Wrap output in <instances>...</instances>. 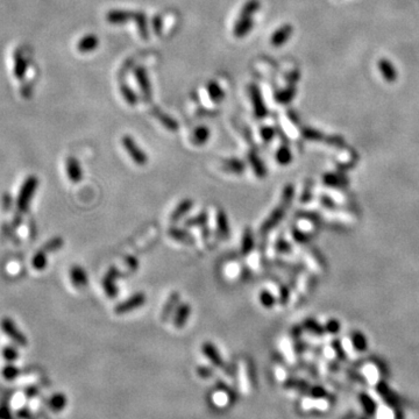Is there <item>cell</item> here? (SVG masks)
I'll use <instances>...</instances> for the list:
<instances>
[{
	"label": "cell",
	"instance_id": "6da1fadb",
	"mask_svg": "<svg viewBox=\"0 0 419 419\" xmlns=\"http://www.w3.org/2000/svg\"><path fill=\"white\" fill-rule=\"evenodd\" d=\"M37 188H39V178L34 175H30L27 177V178L25 179V182L22 183L21 188H20L18 198H16V202H15L18 214L23 216V214L28 212L29 207H30V203H32Z\"/></svg>",
	"mask_w": 419,
	"mask_h": 419
},
{
	"label": "cell",
	"instance_id": "7a4b0ae2",
	"mask_svg": "<svg viewBox=\"0 0 419 419\" xmlns=\"http://www.w3.org/2000/svg\"><path fill=\"white\" fill-rule=\"evenodd\" d=\"M122 146H124L125 151L127 152L129 158L132 161L138 166H145L148 162V156L146 153L142 151V148L136 144V141L132 138L131 135H125L122 138Z\"/></svg>",
	"mask_w": 419,
	"mask_h": 419
},
{
	"label": "cell",
	"instance_id": "3957f363",
	"mask_svg": "<svg viewBox=\"0 0 419 419\" xmlns=\"http://www.w3.org/2000/svg\"><path fill=\"white\" fill-rule=\"evenodd\" d=\"M0 328H1L2 332H4L16 346H27V339L25 335L20 331L18 326H16V324L14 323V320L9 318V317H4V318L0 320Z\"/></svg>",
	"mask_w": 419,
	"mask_h": 419
},
{
	"label": "cell",
	"instance_id": "277c9868",
	"mask_svg": "<svg viewBox=\"0 0 419 419\" xmlns=\"http://www.w3.org/2000/svg\"><path fill=\"white\" fill-rule=\"evenodd\" d=\"M146 302H147V297L144 292H136L126 301L115 305L114 313L115 315H125V313L135 311V310L142 308L146 304Z\"/></svg>",
	"mask_w": 419,
	"mask_h": 419
},
{
	"label": "cell",
	"instance_id": "5b68a950",
	"mask_svg": "<svg viewBox=\"0 0 419 419\" xmlns=\"http://www.w3.org/2000/svg\"><path fill=\"white\" fill-rule=\"evenodd\" d=\"M119 270L117 267H110L106 274L103 277L101 285H103L105 294L110 298H115L118 295V287H117V279L119 277Z\"/></svg>",
	"mask_w": 419,
	"mask_h": 419
},
{
	"label": "cell",
	"instance_id": "8992f818",
	"mask_svg": "<svg viewBox=\"0 0 419 419\" xmlns=\"http://www.w3.org/2000/svg\"><path fill=\"white\" fill-rule=\"evenodd\" d=\"M250 93L251 98V103H253L255 117L258 119L264 118L265 115H267V107H265L263 97H262L261 90L258 88L257 85H255V84L251 85Z\"/></svg>",
	"mask_w": 419,
	"mask_h": 419
},
{
	"label": "cell",
	"instance_id": "52a82bcc",
	"mask_svg": "<svg viewBox=\"0 0 419 419\" xmlns=\"http://www.w3.org/2000/svg\"><path fill=\"white\" fill-rule=\"evenodd\" d=\"M190 316H191V305L189 303H179L172 317L173 328L177 330H182L185 328V325L189 322Z\"/></svg>",
	"mask_w": 419,
	"mask_h": 419
},
{
	"label": "cell",
	"instance_id": "ba28073f",
	"mask_svg": "<svg viewBox=\"0 0 419 419\" xmlns=\"http://www.w3.org/2000/svg\"><path fill=\"white\" fill-rule=\"evenodd\" d=\"M69 276H70L71 283H73L74 287H76L77 289H83L87 287V284H88L87 272L85 271V269L82 268L81 265H78V264L73 265V267L70 268Z\"/></svg>",
	"mask_w": 419,
	"mask_h": 419
},
{
	"label": "cell",
	"instance_id": "9c48e42d",
	"mask_svg": "<svg viewBox=\"0 0 419 419\" xmlns=\"http://www.w3.org/2000/svg\"><path fill=\"white\" fill-rule=\"evenodd\" d=\"M135 78H136V82H138L140 88H141L142 93H144V97L147 100H151V98H152V84H151V81H149L148 74H147V71H146L145 68H142V67L136 68Z\"/></svg>",
	"mask_w": 419,
	"mask_h": 419
},
{
	"label": "cell",
	"instance_id": "30bf717a",
	"mask_svg": "<svg viewBox=\"0 0 419 419\" xmlns=\"http://www.w3.org/2000/svg\"><path fill=\"white\" fill-rule=\"evenodd\" d=\"M202 352L204 356L207 357L211 363L213 364L214 367L218 368H224L225 363L223 357L220 356L219 350L217 349V347L213 345L212 342H204L202 346Z\"/></svg>",
	"mask_w": 419,
	"mask_h": 419
},
{
	"label": "cell",
	"instance_id": "8fae6325",
	"mask_svg": "<svg viewBox=\"0 0 419 419\" xmlns=\"http://www.w3.org/2000/svg\"><path fill=\"white\" fill-rule=\"evenodd\" d=\"M216 224H217V233L221 239L226 240L231 236V227L228 217L224 210H218L216 214Z\"/></svg>",
	"mask_w": 419,
	"mask_h": 419
},
{
	"label": "cell",
	"instance_id": "7c38bea8",
	"mask_svg": "<svg viewBox=\"0 0 419 419\" xmlns=\"http://www.w3.org/2000/svg\"><path fill=\"white\" fill-rule=\"evenodd\" d=\"M179 299H180L179 292L173 291L170 294L168 299H167L166 304L163 305V309L161 311V320L163 323H166L167 320L172 316V313L176 311L177 306L179 305Z\"/></svg>",
	"mask_w": 419,
	"mask_h": 419
},
{
	"label": "cell",
	"instance_id": "4fadbf2b",
	"mask_svg": "<svg viewBox=\"0 0 419 419\" xmlns=\"http://www.w3.org/2000/svg\"><path fill=\"white\" fill-rule=\"evenodd\" d=\"M134 12L125 11V9H112L106 14V21L112 25H124L133 20Z\"/></svg>",
	"mask_w": 419,
	"mask_h": 419
},
{
	"label": "cell",
	"instance_id": "5bb4252c",
	"mask_svg": "<svg viewBox=\"0 0 419 419\" xmlns=\"http://www.w3.org/2000/svg\"><path fill=\"white\" fill-rule=\"evenodd\" d=\"M193 207V200L191 198H185L177 204V206L170 214V221L177 223L188 214Z\"/></svg>",
	"mask_w": 419,
	"mask_h": 419
},
{
	"label": "cell",
	"instance_id": "9a60e30c",
	"mask_svg": "<svg viewBox=\"0 0 419 419\" xmlns=\"http://www.w3.org/2000/svg\"><path fill=\"white\" fill-rule=\"evenodd\" d=\"M254 26V19L253 18H246V16H238V20L234 25L233 34L238 39H243L247 35L248 33L253 29Z\"/></svg>",
	"mask_w": 419,
	"mask_h": 419
},
{
	"label": "cell",
	"instance_id": "2e32d148",
	"mask_svg": "<svg viewBox=\"0 0 419 419\" xmlns=\"http://www.w3.org/2000/svg\"><path fill=\"white\" fill-rule=\"evenodd\" d=\"M67 173L73 183H80L83 179V171H82L80 162L74 156H70L67 160Z\"/></svg>",
	"mask_w": 419,
	"mask_h": 419
},
{
	"label": "cell",
	"instance_id": "e0dca14e",
	"mask_svg": "<svg viewBox=\"0 0 419 419\" xmlns=\"http://www.w3.org/2000/svg\"><path fill=\"white\" fill-rule=\"evenodd\" d=\"M221 169L226 172L234 173V175H241V173L246 171V165H245L243 160L231 158L224 160L223 163H221Z\"/></svg>",
	"mask_w": 419,
	"mask_h": 419
},
{
	"label": "cell",
	"instance_id": "ac0fdd59",
	"mask_svg": "<svg viewBox=\"0 0 419 419\" xmlns=\"http://www.w3.org/2000/svg\"><path fill=\"white\" fill-rule=\"evenodd\" d=\"M292 32H294V29H292L291 25L281 26L274 34H272L271 44L274 47H281L282 44H284L289 39H290L292 35Z\"/></svg>",
	"mask_w": 419,
	"mask_h": 419
},
{
	"label": "cell",
	"instance_id": "d6986e66",
	"mask_svg": "<svg viewBox=\"0 0 419 419\" xmlns=\"http://www.w3.org/2000/svg\"><path fill=\"white\" fill-rule=\"evenodd\" d=\"M168 236L171 238L172 240L178 241L180 244L184 245H193L195 244V239L191 236V233H189L186 230H183V228L172 226L168 230Z\"/></svg>",
	"mask_w": 419,
	"mask_h": 419
},
{
	"label": "cell",
	"instance_id": "ffe728a7",
	"mask_svg": "<svg viewBox=\"0 0 419 419\" xmlns=\"http://www.w3.org/2000/svg\"><path fill=\"white\" fill-rule=\"evenodd\" d=\"M99 46V39H98L97 35L94 34H88V35H85L81 39L80 42L77 44L78 52L81 53H91L93 50H96Z\"/></svg>",
	"mask_w": 419,
	"mask_h": 419
},
{
	"label": "cell",
	"instance_id": "44dd1931",
	"mask_svg": "<svg viewBox=\"0 0 419 419\" xmlns=\"http://www.w3.org/2000/svg\"><path fill=\"white\" fill-rule=\"evenodd\" d=\"M284 217V207L283 206H278L277 209L272 211V213L269 216V218L267 220L264 221L263 225H262L261 227V232L262 233H267L270 230H272L276 225H277L279 221H281L282 218Z\"/></svg>",
	"mask_w": 419,
	"mask_h": 419
},
{
	"label": "cell",
	"instance_id": "7402d4cb",
	"mask_svg": "<svg viewBox=\"0 0 419 419\" xmlns=\"http://www.w3.org/2000/svg\"><path fill=\"white\" fill-rule=\"evenodd\" d=\"M254 246H255V241H254L253 231H251L250 227H246L243 233V238H241V248H240L241 254H243L244 256L250 255L251 251H253Z\"/></svg>",
	"mask_w": 419,
	"mask_h": 419
},
{
	"label": "cell",
	"instance_id": "603a6c76",
	"mask_svg": "<svg viewBox=\"0 0 419 419\" xmlns=\"http://www.w3.org/2000/svg\"><path fill=\"white\" fill-rule=\"evenodd\" d=\"M377 66H379L381 74H382V76L387 82H395L397 80V71L395 69L394 64L389 62V61L386 59L380 60Z\"/></svg>",
	"mask_w": 419,
	"mask_h": 419
},
{
	"label": "cell",
	"instance_id": "cb8c5ba5",
	"mask_svg": "<svg viewBox=\"0 0 419 419\" xmlns=\"http://www.w3.org/2000/svg\"><path fill=\"white\" fill-rule=\"evenodd\" d=\"M248 161H250L251 168H253L257 178H264L265 175H267V169H265L264 163L258 158L256 153L251 152L250 154H248Z\"/></svg>",
	"mask_w": 419,
	"mask_h": 419
},
{
	"label": "cell",
	"instance_id": "d4e9b609",
	"mask_svg": "<svg viewBox=\"0 0 419 419\" xmlns=\"http://www.w3.org/2000/svg\"><path fill=\"white\" fill-rule=\"evenodd\" d=\"M133 21L136 23V27H138L139 34L144 40H148L149 37V29H148V23H147V16L144 12H134V15H133Z\"/></svg>",
	"mask_w": 419,
	"mask_h": 419
},
{
	"label": "cell",
	"instance_id": "484cf974",
	"mask_svg": "<svg viewBox=\"0 0 419 419\" xmlns=\"http://www.w3.org/2000/svg\"><path fill=\"white\" fill-rule=\"evenodd\" d=\"M210 136L211 132L209 127H206V126H198V127L195 128V131L192 133L191 141L192 144L196 146H203L209 141Z\"/></svg>",
	"mask_w": 419,
	"mask_h": 419
},
{
	"label": "cell",
	"instance_id": "4316f807",
	"mask_svg": "<svg viewBox=\"0 0 419 419\" xmlns=\"http://www.w3.org/2000/svg\"><path fill=\"white\" fill-rule=\"evenodd\" d=\"M153 114H154L155 117L158 118V120L161 122L167 129H169L170 132H176L177 129H178V122L173 118L170 117V115L166 114L165 112L159 110V108H155V110L153 111Z\"/></svg>",
	"mask_w": 419,
	"mask_h": 419
},
{
	"label": "cell",
	"instance_id": "83f0119b",
	"mask_svg": "<svg viewBox=\"0 0 419 419\" xmlns=\"http://www.w3.org/2000/svg\"><path fill=\"white\" fill-rule=\"evenodd\" d=\"M209 224V213L206 211H202L195 217L189 218L184 223L185 227H205Z\"/></svg>",
	"mask_w": 419,
	"mask_h": 419
},
{
	"label": "cell",
	"instance_id": "f1b7e54d",
	"mask_svg": "<svg viewBox=\"0 0 419 419\" xmlns=\"http://www.w3.org/2000/svg\"><path fill=\"white\" fill-rule=\"evenodd\" d=\"M32 265L36 270H44V269L47 268V265H48V253L42 250V248H41L40 251H37L32 258Z\"/></svg>",
	"mask_w": 419,
	"mask_h": 419
},
{
	"label": "cell",
	"instance_id": "f546056e",
	"mask_svg": "<svg viewBox=\"0 0 419 419\" xmlns=\"http://www.w3.org/2000/svg\"><path fill=\"white\" fill-rule=\"evenodd\" d=\"M207 92H209L211 100L216 104H219L225 97V92L223 91V88H221L220 85L214 81H211L209 85H207Z\"/></svg>",
	"mask_w": 419,
	"mask_h": 419
},
{
	"label": "cell",
	"instance_id": "4dcf8cb0",
	"mask_svg": "<svg viewBox=\"0 0 419 419\" xmlns=\"http://www.w3.org/2000/svg\"><path fill=\"white\" fill-rule=\"evenodd\" d=\"M295 96H296L295 85H290V86L284 88V90H281L279 92H277L275 98H276V101L279 104H288L294 99Z\"/></svg>",
	"mask_w": 419,
	"mask_h": 419
},
{
	"label": "cell",
	"instance_id": "1f68e13d",
	"mask_svg": "<svg viewBox=\"0 0 419 419\" xmlns=\"http://www.w3.org/2000/svg\"><path fill=\"white\" fill-rule=\"evenodd\" d=\"M261 2L258 0H248L241 8L239 16H246V18H254V14L260 8Z\"/></svg>",
	"mask_w": 419,
	"mask_h": 419
},
{
	"label": "cell",
	"instance_id": "d6a6232c",
	"mask_svg": "<svg viewBox=\"0 0 419 419\" xmlns=\"http://www.w3.org/2000/svg\"><path fill=\"white\" fill-rule=\"evenodd\" d=\"M303 408L306 409V410H311V409H318V410H326V409L329 408V403L328 401L325 400H319V398H305L304 401H303Z\"/></svg>",
	"mask_w": 419,
	"mask_h": 419
},
{
	"label": "cell",
	"instance_id": "836d02e7",
	"mask_svg": "<svg viewBox=\"0 0 419 419\" xmlns=\"http://www.w3.org/2000/svg\"><path fill=\"white\" fill-rule=\"evenodd\" d=\"M120 91H121L122 97H124V99L128 105H131V106H135V105L138 104V97H136L134 91H133L127 84H122L120 86Z\"/></svg>",
	"mask_w": 419,
	"mask_h": 419
},
{
	"label": "cell",
	"instance_id": "e575fe53",
	"mask_svg": "<svg viewBox=\"0 0 419 419\" xmlns=\"http://www.w3.org/2000/svg\"><path fill=\"white\" fill-rule=\"evenodd\" d=\"M64 245V240L62 239L61 237H56V238H53V239H50L48 243L44 244L42 246V250H44L47 251V253H54V251H57L61 248L63 247Z\"/></svg>",
	"mask_w": 419,
	"mask_h": 419
},
{
	"label": "cell",
	"instance_id": "d590c367",
	"mask_svg": "<svg viewBox=\"0 0 419 419\" xmlns=\"http://www.w3.org/2000/svg\"><path fill=\"white\" fill-rule=\"evenodd\" d=\"M276 160H277V162L281 163V165H288V163L291 161L290 149L288 147H284V146L278 148L277 153H276Z\"/></svg>",
	"mask_w": 419,
	"mask_h": 419
},
{
	"label": "cell",
	"instance_id": "8d00e7d4",
	"mask_svg": "<svg viewBox=\"0 0 419 419\" xmlns=\"http://www.w3.org/2000/svg\"><path fill=\"white\" fill-rule=\"evenodd\" d=\"M376 418L377 419H395V414L393 409L388 407L386 404L379 405L376 411Z\"/></svg>",
	"mask_w": 419,
	"mask_h": 419
},
{
	"label": "cell",
	"instance_id": "74e56055",
	"mask_svg": "<svg viewBox=\"0 0 419 419\" xmlns=\"http://www.w3.org/2000/svg\"><path fill=\"white\" fill-rule=\"evenodd\" d=\"M363 375L366 377L367 381L371 384L376 383L379 381V371L374 366H366L363 369Z\"/></svg>",
	"mask_w": 419,
	"mask_h": 419
},
{
	"label": "cell",
	"instance_id": "f35d334b",
	"mask_svg": "<svg viewBox=\"0 0 419 419\" xmlns=\"http://www.w3.org/2000/svg\"><path fill=\"white\" fill-rule=\"evenodd\" d=\"M258 299H260V303L264 306V308L269 309L275 304L274 296H272V294H270L268 290L261 291L260 295H258Z\"/></svg>",
	"mask_w": 419,
	"mask_h": 419
},
{
	"label": "cell",
	"instance_id": "ab89813d",
	"mask_svg": "<svg viewBox=\"0 0 419 419\" xmlns=\"http://www.w3.org/2000/svg\"><path fill=\"white\" fill-rule=\"evenodd\" d=\"M2 354H4L5 359L9 361V362H11V361H14L15 359H18V356H19L18 352H16V349L13 346L5 347L4 350H2Z\"/></svg>",
	"mask_w": 419,
	"mask_h": 419
},
{
	"label": "cell",
	"instance_id": "60d3db41",
	"mask_svg": "<svg viewBox=\"0 0 419 419\" xmlns=\"http://www.w3.org/2000/svg\"><path fill=\"white\" fill-rule=\"evenodd\" d=\"M260 134L262 136V139H263L265 142H269V141H271L272 138L275 136V131L271 127H268V126H265V127L261 128Z\"/></svg>",
	"mask_w": 419,
	"mask_h": 419
},
{
	"label": "cell",
	"instance_id": "b9f144b4",
	"mask_svg": "<svg viewBox=\"0 0 419 419\" xmlns=\"http://www.w3.org/2000/svg\"><path fill=\"white\" fill-rule=\"evenodd\" d=\"M125 262H126V264H127V267L129 268V270L136 271L139 269V261L136 260L134 256H132V255L126 256Z\"/></svg>",
	"mask_w": 419,
	"mask_h": 419
},
{
	"label": "cell",
	"instance_id": "7bdbcfd3",
	"mask_svg": "<svg viewBox=\"0 0 419 419\" xmlns=\"http://www.w3.org/2000/svg\"><path fill=\"white\" fill-rule=\"evenodd\" d=\"M13 205V198L9 193H4L2 196V207H4L5 211H9L12 209Z\"/></svg>",
	"mask_w": 419,
	"mask_h": 419
},
{
	"label": "cell",
	"instance_id": "ee69618b",
	"mask_svg": "<svg viewBox=\"0 0 419 419\" xmlns=\"http://www.w3.org/2000/svg\"><path fill=\"white\" fill-rule=\"evenodd\" d=\"M153 27H154V30L155 33L158 34H161V30H162V19L160 15H156L154 19H153Z\"/></svg>",
	"mask_w": 419,
	"mask_h": 419
},
{
	"label": "cell",
	"instance_id": "f6af8a7d",
	"mask_svg": "<svg viewBox=\"0 0 419 419\" xmlns=\"http://www.w3.org/2000/svg\"><path fill=\"white\" fill-rule=\"evenodd\" d=\"M197 371H198V374L200 376L202 377H205V379H207V377H210L211 375H212V369H211V368H209V367H198V369H197Z\"/></svg>",
	"mask_w": 419,
	"mask_h": 419
}]
</instances>
